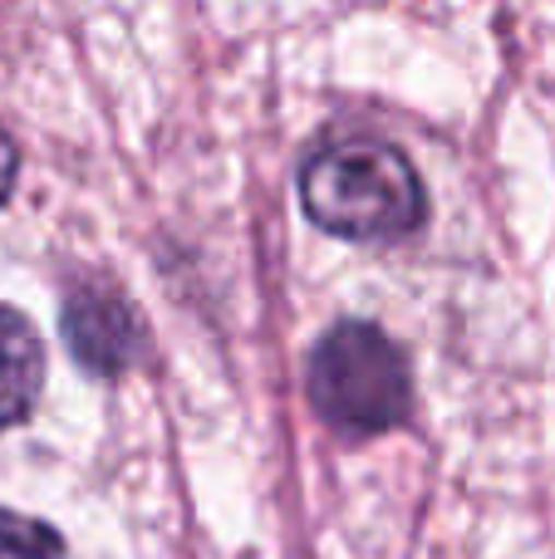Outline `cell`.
Returning a JSON list of instances; mask_svg holds the SVG:
<instances>
[{
    "label": "cell",
    "instance_id": "cell-1",
    "mask_svg": "<svg viewBox=\"0 0 555 559\" xmlns=\"http://www.w3.org/2000/svg\"><path fill=\"white\" fill-rule=\"evenodd\" d=\"M300 206L320 231L344 241H403L423 226L428 197L413 163L369 133L324 138L300 167Z\"/></svg>",
    "mask_w": 555,
    "mask_h": 559
},
{
    "label": "cell",
    "instance_id": "cell-2",
    "mask_svg": "<svg viewBox=\"0 0 555 559\" xmlns=\"http://www.w3.org/2000/svg\"><path fill=\"white\" fill-rule=\"evenodd\" d=\"M310 403L344 437L389 432L413 403L409 358L379 324L344 319L310 354Z\"/></svg>",
    "mask_w": 555,
    "mask_h": 559
},
{
    "label": "cell",
    "instance_id": "cell-3",
    "mask_svg": "<svg viewBox=\"0 0 555 559\" xmlns=\"http://www.w3.org/2000/svg\"><path fill=\"white\" fill-rule=\"evenodd\" d=\"M64 344L74 354L79 368H88L94 378H118L143 358V319L128 305V295H118L104 280H84L64 295Z\"/></svg>",
    "mask_w": 555,
    "mask_h": 559
},
{
    "label": "cell",
    "instance_id": "cell-4",
    "mask_svg": "<svg viewBox=\"0 0 555 559\" xmlns=\"http://www.w3.org/2000/svg\"><path fill=\"white\" fill-rule=\"evenodd\" d=\"M45 383V348L20 309L0 305V432L25 423Z\"/></svg>",
    "mask_w": 555,
    "mask_h": 559
},
{
    "label": "cell",
    "instance_id": "cell-5",
    "mask_svg": "<svg viewBox=\"0 0 555 559\" xmlns=\"http://www.w3.org/2000/svg\"><path fill=\"white\" fill-rule=\"evenodd\" d=\"M0 559H69V550L45 521L0 511Z\"/></svg>",
    "mask_w": 555,
    "mask_h": 559
},
{
    "label": "cell",
    "instance_id": "cell-6",
    "mask_svg": "<svg viewBox=\"0 0 555 559\" xmlns=\"http://www.w3.org/2000/svg\"><path fill=\"white\" fill-rule=\"evenodd\" d=\"M15 173H20V153H15V138L5 133V123H0V202L10 197V187H15Z\"/></svg>",
    "mask_w": 555,
    "mask_h": 559
}]
</instances>
